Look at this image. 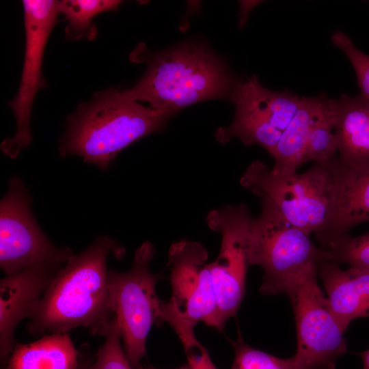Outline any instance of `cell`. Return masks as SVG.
I'll return each mask as SVG.
<instances>
[{"label": "cell", "instance_id": "obj_26", "mask_svg": "<svg viewBox=\"0 0 369 369\" xmlns=\"http://www.w3.org/2000/svg\"><path fill=\"white\" fill-rule=\"evenodd\" d=\"M359 355L363 360L364 369H369V349L361 352Z\"/></svg>", "mask_w": 369, "mask_h": 369}, {"label": "cell", "instance_id": "obj_21", "mask_svg": "<svg viewBox=\"0 0 369 369\" xmlns=\"http://www.w3.org/2000/svg\"><path fill=\"white\" fill-rule=\"evenodd\" d=\"M233 345L234 359L231 369H296L292 357L282 359L252 348L240 333Z\"/></svg>", "mask_w": 369, "mask_h": 369}, {"label": "cell", "instance_id": "obj_18", "mask_svg": "<svg viewBox=\"0 0 369 369\" xmlns=\"http://www.w3.org/2000/svg\"><path fill=\"white\" fill-rule=\"evenodd\" d=\"M79 353L68 333L16 343L3 369H78Z\"/></svg>", "mask_w": 369, "mask_h": 369}, {"label": "cell", "instance_id": "obj_24", "mask_svg": "<svg viewBox=\"0 0 369 369\" xmlns=\"http://www.w3.org/2000/svg\"><path fill=\"white\" fill-rule=\"evenodd\" d=\"M331 41L350 61L356 74L360 96L369 103V55L358 49L351 38L342 31L333 32Z\"/></svg>", "mask_w": 369, "mask_h": 369}, {"label": "cell", "instance_id": "obj_2", "mask_svg": "<svg viewBox=\"0 0 369 369\" xmlns=\"http://www.w3.org/2000/svg\"><path fill=\"white\" fill-rule=\"evenodd\" d=\"M169 113L126 98L122 90L109 88L81 102L67 118L59 142V155H77L107 170L116 155L132 143L163 131Z\"/></svg>", "mask_w": 369, "mask_h": 369}, {"label": "cell", "instance_id": "obj_15", "mask_svg": "<svg viewBox=\"0 0 369 369\" xmlns=\"http://www.w3.org/2000/svg\"><path fill=\"white\" fill-rule=\"evenodd\" d=\"M318 275L329 308L344 330L355 318L369 317V270L354 266L343 270L333 261L323 260L318 263Z\"/></svg>", "mask_w": 369, "mask_h": 369}, {"label": "cell", "instance_id": "obj_7", "mask_svg": "<svg viewBox=\"0 0 369 369\" xmlns=\"http://www.w3.org/2000/svg\"><path fill=\"white\" fill-rule=\"evenodd\" d=\"M317 275L318 264L286 292L297 327V348L292 357L296 369H335L336 360L347 352L345 330L331 312Z\"/></svg>", "mask_w": 369, "mask_h": 369}, {"label": "cell", "instance_id": "obj_3", "mask_svg": "<svg viewBox=\"0 0 369 369\" xmlns=\"http://www.w3.org/2000/svg\"><path fill=\"white\" fill-rule=\"evenodd\" d=\"M140 58L147 62L146 71L122 94L172 116L194 103L230 96L235 84L226 65L202 44H182Z\"/></svg>", "mask_w": 369, "mask_h": 369}, {"label": "cell", "instance_id": "obj_10", "mask_svg": "<svg viewBox=\"0 0 369 369\" xmlns=\"http://www.w3.org/2000/svg\"><path fill=\"white\" fill-rule=\"evenodd\" d=\"M25 47L19 87L9 102L16 122V131L2 141L1 152L16 159L32 140L31 115L38 92L47 87L42 74V62L49 36L57 23L59 1L23 0Z\"/></svg>", "mask_w": 369, "mask_h": 369}, {"label": "cell", "instance_id": "obj_13", "mask_svg": "<svg viewBox=\"0 0 369 369\" xmlns=\"http://www.w3.org/2000/svg\"><path fill=\"white\" fill-rule=\"evenodd\" d=\"M40 263L5 275L0 281V357L5 366L16 344L18 325L29 318L33 306L64 266Z\"/></svg>", "mask_w": 369, "mask_h": 369}, {"label": "cell", "instance_id": "obj_11", "mask_svg": "<svg viewBox=\"0 0 369 369\" xmlns=\"http://www.w3.org/2000/svg\"><path fill=\"white\" fill-rule=\"evenodd\" d=\"M31 202L22 180L12 178L0 202V266L5 275L40 263L66 264L74 254L46 236L33 215Z\"/></svg>", "mask_w": 369, "mask_h": 369}, {"label": "cell", "instance_id": "obj_6", "mask_svg": "<svg viewBox=\"0 0 369 369\" xmlns=\"http://www.w3.org/2000/svg\"><path fill=\"white\" fill-rule=\"evenodd\" d=\"M153 245L144 242L135 251L131 268L126 272L108 271L110 307L115 316L127 359L135 369L146 355V341L154 324L162 323V300L156 293L161 274H152L150 264Z\"/></svg>", "mask_w": 369, "mask_h": 369}, {"label": "cell", "instance_id": "obj_22", "mask_svg": "<svg viewBox=\"0 0 369 369\" xmlns=\"http://www.w3.org/2000/svg\"><path fill=\"white\" fill-rule=\"evenodd\" d=\"M104 337L105 342L98 349L96 359L88 369H133L121 344L120 328L115 315Z\"/></svg>", "mask_w": 369, "mask_h": 369}, {"label": "cell", "instance_id": "obj_16", "mask_svg": "<svg viewBox=\"0 0 369 369\" xmlns=\"http://www.w3.org/2000/svg\"><path fill=\"white\" fill-rule=\"evenodd\" d=\"M338 161L346 166L369 163V103L360 94L332 99Z\"/></svg>", "mask_w": 369, "mask_h": 369}, {"label": "cell", "instance_id": "obj_5", "mask_svg": "<svg viewBox=\"0 0 369 369\" xmlns=\"http://www.w3.org/2000/svg\"><path fill=\"white\" fill-rule=\"evenodd\" d=\"M333 161L316 163L301 174L279 172L255 161L244 172L240 183L270 201L290 224L310 235L320 230L329 213Z\"/></svg>", "mask_w": 369, "mask_h": 369}, {"label": "cell", "instance_id": "obj_4", "mask_svg": "<svg viewBox=\"0 0 369 369\" xmlns=\"http://www.w3.org/2000/svg\"><path fill=\"white\" fill-rule=\"evenodd\" d=\"M260 199L261 212L251 217L249 224L250 264L264 271L261 293L286 294L308 269L320 261L330 260V254L290 224L270 201Z\"/></svg>", "mask_w": 369, "mask_h": 369}, {"label": "cell", "instance_id": "obj_23", "mask_svg": "<svg viewBox=\"0 0 369 369\" xmlns=\"http://www.w3.org/2000/svg\"><path fill=\"white\" fill-rule=\"evenodd\" d=\"M327 249L331 261L369 270V232L357 236L348 234Z\"/></svg>", "mask_w": 369, "mask_h": 369}, {"label": "cell", "instance_id": "obj_14", "mask_svg": "<svg viewBox=\"0 0 369 369\" xmlns=\"http://www.w3.org/2000/svg\"><path fill=\"white\" fill-rule=\"evenodd\" d=\"M333 193L329 215L315 237L329 249L355 226L369 221V163L361 167L332 162Z\"/></svg>", "mask_w": 369, "mask_h": 369}, {"label": "cell", "instance_id": "obj_12", "mask_svg": "<svg viewBox=\"0 0 369 369\" xmlns=\"http://www.w3.org/2000/svg\"><path fill=\"white\" fill-rule=\"evenodd\" d=\"M251 217L243 204L219 208L206 217L208 227L221 236L218 257L208 263L218 307L219 331L236 315L245 293L246 274L251 266L249 234Z\"/></svg>", "mask_w": 369, "mask_h": 369}, {"label": "cell", "instance_id": "obj_20", "mask_svg": "<svg viewBox=\"0 0 369 369\" xmlns=\"http://www.w3.org/2000/svg\"><path fill=\"white\" fill-rule=\"evenodd\" d=\"M338 152L334 131V116L332 99L327 111L312 128L303 156V164L314 161L319 164L331 163Z\"/></svg>", "mask_w": 369, "mask_h": 369}, {"label": "cell", "instance_id": "obj_8", "mask_svg": "<svg viewBox=\"0 0 369 369\" xmlns=\"http://www.w3.org/2000/svg\"><path fill=\"white\" fill-rule=\"evenodd\" d=\"M208 257L207 250L198 242L182 239L171 245L168 266L172 294L169 301H162V323L195 328L199 322H203L219 330Z\"/></svg>", "mask_w": 369, "mask_h": 369}, {"label": "cell", "instance_id": "obj_19", "mask_svg": "<svg viewBox=\"0 0 369 369\" xmlns=\"http://www.w3.org/2000/svg\"><path fill=\"white\" fill-rule=\"evenodd\" d=\"M122 1L118 0H62L59 1V12L67 21L65 38L94 40L98 35L94 18L102 12L118 10Z\"/></svg>", "mask_w": 369, "mask_h": 369}, {"label": "cell", "instance_id": "obj_9", "mask_svg": "<svg viewBox=\"0 0 369 369\" xmlns=\"http://www.w3.org/2000/svg\"><path fill=\"white\" fill-rule=\"evenodd\" d=\"M230 98L236 106L233 121L216 131V139L225 143L236 137L272 155L299 108L301 96L288 90H268L253 76L235 83Z\"/></svg>", "mask_w": 369, "mask_h": 369}, {"label": "cell", "instance_id": "obj_17", "mask_svg": "<svg viewBox=\"0 0 369 369\" xmlns=\"http://www.w3.org/2000/svg\"><path fill=\"white\" fill-rule=\"evenodd\" d=\"M330 99L323 93L312 97L301 96L299 108L271 155L275 161L273 169L282 172H297L303 164L311 131L327 111Z\"/></svg>", "mask_w": 369, "mask_h": 369}, {"label": "cell", "instance_id": "obj_25", "mask_svg": "<svg viewBox=\"0 0 369 369\" xmlns=\"http://www.w3.org/2000/svg\"><path fill=\"white\" fill-rule=\"evenodd\" d=\"M177 336L183 345L191 369H217L207 349L197 340L194 331H186Z\"/></svg>", "mask_w": 369, "mask_h": 369}, {"label": "cell", "instance_id": "obj_1", "mask_svg": "<svg viewBox=\"0 0 369 369\" xmlns=\"http://www.w3.org/2000/svg\"><path fill=\"white\" fill-rule=\"evenodd\" d=\"M124 248L107 236L97 238L86 249L74 254L33 306L27 329L29 334L68 333L87 328L104 336L114 314L110 307L107 262Z\"/></svg>", "mask_w": 369, "mask_h": 369}, {"label": "cell", "instance_id": "obj_27", "mask_svg": "<svg viewBox=\"0 0 369 369\" xmlns=\"http://www.w3.org/2000/svg\"><path fill=\"white\" fill-rule=\"evenodd\" d=\"M135 369H159V368H154V367H151V366H149V367H144L141 365H139V366H137ZM176 369H191L190 366H189L188 364L184 365V366H182L181 367H179L178 368H176Z\"/></svg>", "mask_w": 369, "mask_h": 369}]
</instances>
